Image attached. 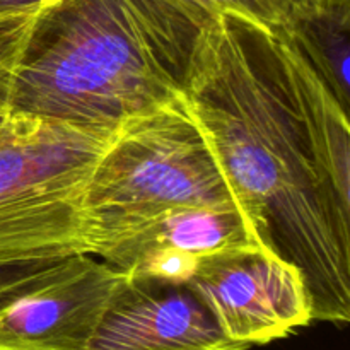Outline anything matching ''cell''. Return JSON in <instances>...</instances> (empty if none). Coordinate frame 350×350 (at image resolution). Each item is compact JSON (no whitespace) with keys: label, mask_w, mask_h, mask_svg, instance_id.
<instances>
[{"label":"cell","mask_w":350,"mask_h":350,"mask_svg":"<svg viewBox=\"0 0 350 350\" xmlns=\"http://www.w3.org/2000/svg\"><path fill=\"white\" fill-rule=\"evenodd\" d=\"M183 96L260 248L303 272L313 321L350 320L349 113L280 27L217 16Z\"/></svg>","instance_id":"1"},{"label":"cell","mask_w":350,"mask_h":350,"mask_svg":"<svg viewBox=\"0 0 350 350\" xmlns=\"http://www.w3.org/2000/svg\"><path fill=\"white\" fill-rule=\"evenodd\" d=\"M202 27L171 0H51L21 44L10 115L116 130L183 92Z\"/></svg>","instance_id":"2"},{"label":"cell","mask_w":350,"mask_h":350,"mask_svg":"<svg viewBox=\"0 0 350 350\" xmlns=\"http://www.w3.org/2000/svg\"><path fill=\"white\" fill-rule=\"evenodd\" d=\"M176 207L241 211L183 92L123 122L96 163L84 195L91 255Z\"/></svg>","instance_id":"3"},{"label":"cell","mask_w":350,"mask_h":350,"mask_svg":"<svg viewBox=\"0 0 350 350\" xmlns=\"http://www.w3.org/2000/svg\"><path fill=\"white\" fill-rule=\"evenodd\" d=\"M115 132L9 116L0 130V263L91 255L85 187Z\"/></svg>","instance_id":"4"},{"label":"cell","mask_w":350,"mask_h":350,"mask_svg":"<svg viewBox=\"0 0 350 350\" xmlns=\"http://www.w3.org/2000/svg\"><path fill=\"white\" fill-rule=\"evenodd\" d=\"M187 284L222 332L250 347L279 340L313 321L303 272L260 246L202 256Z\"/></svg>","instance_id":"5"},{"label":"cell","mask_w":350,"mask_h":350,"mask_svg":"<svg viewBox=\"0 0 350 350\" xmlns=\"http://www.w3.org/2000/svg\"><path fill=\"white\" fill-rule=\"evenodd\" d=\"M125 273L79 253L0 296V350H84Z\"/></svg>","instance_id":"6"},{"label":"cell","mask_w":350,"mask_h":350,"mask_svg":"<svg viewBox=\"0 0 350 350\" xmlns=\"http://www.w3.org/2000/svg\"><path fill=\"white\" fill-rule=\"evenodd\" d=\"M188 284L126 275L84 350H248Z\"/></svg>","instance_id":"7"},{"label":"cell","mask_w":350,"mask_h":350,"mask_svg":"<svg viewBox=\"0 0 350 350\" xmlns=\"http://www.w3.org/2000/svg\"><path fill=\"white\" fill-rule=\"evenodd\" d=\"M248 246L258 243L239 208L176 207L126 229L94 256L125 272L137 258L154 250H178L202 258Z\"/></svg>","instance_id":"8"},{"label":"cell","mask_w":350,"mask_h":350,"mask_svg":"<svg viewBox=\"0 0 350 350\" xmlns=\"http://www.w3.org/2000/svg\"><path fill=\"white\" fill-rule=\"evenodd\" d=\"M280 29L320 75L338 105L349 113L350 10L303 12L289 9Z\"/></svg>","instance_id":"9"},{"label":"cell","mask_w":350,"mask_h":350,"mask_svg":"<svg viewBox=\"0 0 350 350\" xmlns=\"http://www.w3.org/2000/svg\"><path fill=\"white\" fill-rule=\"evenodd\" d=\"M202 26H207L214 17H241L250 23L260 24L269 29L282 26L289 14L287 0H171Z\"/></svg>","instance_id":"10"},{"label":"cell","mask_w":350,"mask_h":350,"mask_svg":"<svg viewBox=\"0 0 350 350\" xmlns=\"http://www.w3.org/2000/svg\"><path fill=\"white\" fill-rule=\"evenodd\" d=\"M31 17L33 14L0 19V130L3 129L10 116V82H12L21 44L31 24Z\"/></svg>","instance_id":"11"},{"label":"cell","mask_w":350,"mask_h":350,"mask_svg":"<svg viewBox=\"0 0 350 350\" xmlns=\"http://www.w3.org/2000/svg\"><path fill=\"white\" fill-rule=\"evenodd\" d=\"M198 260V256L178 250H154L137 258L123 273L187 284L197 269Z\"/></svg>","instance_id":"12"},{"label":"cell","mask_w":350,"mask_h":350,"mask_svg":"<svg viewBox=\"0 0 350 350\" xmlns=\"http://www.w3.org/2000/svg\"><path fill=\"white\" fill-rule=\"evenodd\" d=\"M60 260L62 258H41L0 263V296L40 279L41 275L50 272Z\"/></svg>","instance_id":"13"},{"label":"cell","mask_w":350,"mask_h":350,"mask_svg":"<svg viewBox=\"0 0 350 350\" xmlns=\"http://www.w3.org/2000/svg\"><path fill=\"white\" fill-rule=\"evenodd\" d=\"M289 9L303 12H337L350 10V0H287Z\"/></svg>","instance_id":"14"},{"label":"cell","mask_w":350,"mask_h":350,"mask_svg":"<svg viewBox=\"0 0 350 350\" xmlns=\"http://www.w3.org/2000/svg\"><path fill=\"white\" fill-rule=\"evenodd\" d=\"M48 2H51V0H0V19L34 14Z\"/></svg>","instance_id":"15"}]
</instances>
